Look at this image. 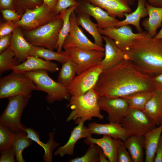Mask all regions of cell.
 Listing matches in <instances>:
<instances>
[{
  "mask_svg": "<svg viewBox=\"0 0 162 162\" xmlns=\"http://www.w3.org/2000/svg\"><path fill=\"white\" fill-rule=\"evenodd\" d=\"M102 38L105 43L104 56L99 64L104 71L115 67L124 59V54L112 39L104 35Z\"/></svg>",
  "mask_w": 162,
  "mask_h": 162,
  "instance_id": "cell-17",
  "label": "cell"
},
{
  "mask_svg": "<svg viewBox=\"0 0 162 162\" xmlns=\"http://www.w3.org/2000/svg\"><path fill=\"white\" fill-rule=\"evenodd\" d=\"M98 30L102 35L107 36L113 40L117 46L123 50L134 40L145 37L148 34L146 31L134 33L130 25L104 29L98 28Z\"/></svg>",
  "mask_w": 162,
  "mask_h": 162,
  "instance_id": "cell-13",
  "label": "cell"
},
{
  "mask_svg": "<svg viewBox=\"0 0 162 162\" xmlns=\"http://www.w3.org/2000/svg\"><path fill=\"white\" fill-rule=\"evenodd\" d=\"M33 46L26 40L20 27L12 33L9 47L21 63L25 61L28 56H31Z\"/></svg>",
  "mask_w": 162,
  "mask_h": 162,
  "instance_id": "cell-18",
  "label": "cell"
},
{
  "mask_svg": "<svg viewBox=\"0 0 162 162\" xmlns=\"http://www.w3.org/2000/svg\"><path fill=\"white\" fill-rule=\"evenodd\" d=\"M151 78L131 61L124 59L103 71L94 88L100 97L123 98L138 92L154 90Z\"/></svg>",
  "mask_w": 162,
  "mask_h": 162,
  "instance_id": "cell-1",
  "label": "cell"
},
{
  "mask_svg": "<svg viewBox=\"0 0 162 162\" xmlns=\"http://www.w3.org/2000/svg\"><path fill=\"white\" fill-rule=\"evenodd\" d=\"M154 38L156 39L162 40V28L159 32L157 34Z\"/></svg>",
  "mask_w": 162,
  "mask_h": 162,
  "instance_id": "cell-51",
  "label": "cell"
},
{
  "mask_svg": "<svg viewBox=\"0 0 162 162\" xmlns=\"http://www.w3.org/2000/svg\"><path fill=\"white\" fill-rule=\"evenodd\" d=\"M0 10L10 9L14 10V0H0Z\"/></svg>",
  "mask_w": 162,
  "mask_h": 162,
  "instance_id": "cell-47",
  "label": "cell"
},
{
  "mask_svg": "<svg viewBox=\"0 0 162 162\" xmlns=\"http://www.w3.org/2000/svg\"><path fill=\"white\" fill-rule=\"evenodd\" d=\"M162 133V124L155 127L144 136L146 162H153L156 148Z\"/></svg>",
  "mask_w": 162,
  "mask_h": 162,
  "instance_id": "cell-28",
  "label": "cell"
},
{
  "mask_svg": "<svg viewBox=\"0 0 162 162\" xmlns=\"http://www.w3.org/2000/svg\"><path fill=\"white\" fill-rule=\"evenodd\" d=\"M31 56L39 57L48 61H57L62 64L69 59L64 51L55 52L43 47L34 45Z\"/></svg>",
  "mask_w": 162,
  "mask_h": 162,
  "instance_id": "cell-34",
  "label": "cell"
},
{
  "mask_svg": "<svg viewBox=\"0 0 162 162\" xmlns=\"http://www.w3.org/2000/svg\"><path fill=\"white\" fill-rule=\"evenodd\" d=\"M74 11L77 13L86 14L93 17L99 28L115 27L119 21L116 18L110 15L105 10L87 1L80 2Z\"/></svg>",
  "mask_w": 162,
  "mask_h": 162,
  "instance_id": "cell-15",
  "label": "cell"
},
{
  "mask_svg": "<svg viewBox=\"0 0 162 162\" xmlns=\"http://www.w3.org/2000/svg\"><path fill=\"white\" fill-rule=\"evenodd\" d=\"M77 125L75 127L71 132L69 138L67 143L64 146L59 147L54 153V155H59L63 157L65 155H73L74 153L75 145L79 140L92 137L88 127L84 126V122L79 118L75 121Z\"/></svg>",
  "mask_w": 162,
  "mask_h": 162,
  "instance_id": "cell-16",
  "label": "cell"
},
{
  "mask_svg": "<svg viewBox=\"0 0 162 162\" xmlns=\"http://www.w3.org/2000/svg\"><path fill=\"white\" fill-rule=\"evenodd\" d=\"M12 33L0 38V53L9 47Z\"/></svg>",
  "mask_w": 162,
  "mask_h": 162,
  "instance_id": "cell-45",
  "label": "cell"
},
{
  "mask_svg": "<svg viewBox=\"0 0 162 162\" xmlns=\"http://www.w3.org/2000/svg\"><path fill=\"white\" fill-rule=\"evenodd\" d=\"M124 142L130 155L133 162L144 161L143 150L145 148L144 136L128 137Z\"/></svg>",
  "mask_w": 162,
  "mask_h": 162,
  "instance_id": "cell-27",
  "label": "cell"
},
{
  "mask_svg": "<svg viewBox=\"0 0 162 162\" xmlns=\"http://www.w3.org/2000/svg\"><path fill=\"white\" fill-rule=\"evenodd\" d=\"M87 1L106 11L111 16L123 18L125 13H130L132 10L125 0H81Z\"/></svg>",
  "mask_w": 162,
  "mask_h": 162,
  "instance_id": "cell-22",
  "label": "cell"
},
{
  "mask_svg": "<svg viewBox=\"0 0 162 162\" xmlns=\"http://www.w3.org/2000/svg\"><path fill=\"white\" fill-rule=\"evenodd\" d=\"M58 15L44 3L32 9H27L17 21L24 31L33 29L56 18Z\"/></svg>",
  "mask_w": 162,
  "mask_h": 162,
  "instance_id": "cell-8",
  "label": "cell"
},
{
  "mask_svg": "<svg viewBox=\"0 0 162 162\" xmlns=\"http://www.w3.org/2000/svg\"><path fill=\"white\" fill-rule=\"evenodd\" d=\"M99 97L94 88L83 95L71 96L67 107L70 108L72 111L67 118L66 122L75 121L80 118L85 122L92 120L94 117L102 120L104 116L101 113L98 104Z\"/></svg>",
  "mask_w": 162,
  "mask_h": 162,
  "instance_id": "cell-3",
  "label": "cell"
},
{
  "mask_svg": "<svg viewBox=\"0 0 162 162\" xmlns=\"http://www.w3.org/2000/svg\"><path fill=\"white\" fill-rule=\"evenodd\" d=\"M33 90H39V89L24 73L13 70L10 74L0 79V99L30 94Z\"/></svg>",
  "mask_w": 162,
  "mask_h": 162,
  "instance_id": "cell-7",
  "label": "cell"
},
{
  "mask_svg": "<svg viewBox=\"0 0 162 162\" xmlns=\"http://www.w3.org/2000/svg\"><path fill=\"white\" fill-rule=\"evenodd\" d=\"M154 162H162V135L156 148Z\"/></svg>",
  "mask_w": 162,
  "mask_h": 162,
  "instance_id": "cell-46",
  "label": "cell"
},
{
  "mask_svg": "<svg viewBox=\"0 0 162 162\" xmlns=\"http://www.w3.org/2000/svg\"><path fill=\"white\" fill-rule=\"evenodd\" d=\"M63 24L62 19L57 17L34 29L23 31L26 40L32 45L54 50L56 49L60 31Z\"/></svg>",
  "mask_w": 162,
  "mask_h": 162,
  "instance_id": "cell-4",
  "label": "cell"
},
{
  "mask_svg": "<svg viewBox=\"0 0 162 162\" xmlns=\"http://www.w3.org/2000/svg\"><path fill=\"white\" fill-rule=\"evenodd\" d=\"M128 137L144 136L156 127L143 111L129 108L126 116L120 124Z\"/></svg>",
  "mask_w": 162,
  "mask_h": 162,
  "instance_id": "cell-9",
  "label": "cell"
},
{
  "mask_svg": "<svg viewBox=\"0 0 162 162\" xmlns=\"http://www.w3.org/2000/svg\"><path fill=\"white\" fill-rule=\"evenodd\" d=\"M119 140L104 135L100 138H94L92 137L86 138L84 142L88 146L92 144L98 146L102 149L109 162H118L117 151Z\"/></svg>",
  "mask_w": 162,
  "mask_h": 162,
  "instance_id": "cell-21",
  "label": "cell"
},
{
  "mask_svg": "<svg viewBox=\"0 0 162 162\" xmlns=\"http://www.w3.org/2000/svg\"><path fill=\"white\" fill-rule=\"evenodd\" d=\"M24 74L32 80L39 90L47 94L46 100L48 103L70 100L71 96L67 87L53 80L48 75L47 70H40Z\"/></svg>",
  "mask_w": 162,
  "mask_h": 162,
  "instance_id": "cell-5",
  "label": "cell"
},
{
  "mask_svg": "<svg viewBox=\"0 0 162 162\" xmlns=\"http://www.w3.org/2000/svg\"><path fill=\"white\" fill-rule=\"evenodd\" d=\"M11 69L16 72L24 73L40 70H44L51 73H54L58 71L59 68L58 65L55 63L37 57L30 56L27 58L25 61L12 67Z\"/></svg>",
  "mask_w": 162,
  "mask_h": 162,
  "instance_id": "cell-19",
  "label": "cell"
},
{
  "mask_svg": "<svg viewBox=\"0 0 162 162\" xmlns=\"http://www.w3.org/2000/svg\"><path fill=\"white\" fill-rule=\"evenodd\" d=\"M88 127L92 134L108 135L123 142L128 137L125 130L119 123L110 122L102 124L94 122L89 123Z\"/></svg>",
  "mask_w": 162,
  "mask_h": 162,
  "instance_id": "cell-20",
  "label": "cell"
},
{
  "mask_svg": "<svg viewBox=\"0 0 162 162\" xmlns=\"http://www.w3.org/2000/svg\"><path fill=\"white\" fill-rule=\"evenodd\" d=\"M21 64L15 57L14 52L9 47L0 53L1 74L12 70V67Z\"/></svg>",
  "mask_w": 162,
  "mask_h": 162,
  "instance_id": "cell-35",
  "label": "cell"
},
{
  "mask_svg": "<svg viewBox=\"0 0 162 162\" xmlns=\"http://www.w3.org/2000/svg\"><path fill=\"white\" fill-rule=\"evenodd\" d=\"M79 4L61 12L57 16L58 17L62 19L63 21V24L59 33L56 46L57 51L58 52L62 51L63 44L70 31V15Z\"/></svg>",
  "mask_w": 162,
  "mask_h": 162,
  "instance_id": "cell-30",
  "label": "cell"
},
{
  "mask_svg": "<svg viewBox=\"0 0 162 162\" xmlns=\"http://www.w3.org/2000/svg\"><path fill=\"white\" fill-rule=\"evenodd\" d=\"M146 6L149 17L143 20L142 25L149 35L154 38L157 34V29L162 24V7L152 6L147 2Z\"/></svg>",
  "mask_w": 162,
  "mask_h": 162,
  "instance_id": "cell-24",
  "label": "cell"
},
{
  "mask_svg": "<svg viewBox=\"0 0 162 162\" xmlns=\"http://www.w3.org/2000/svg\"><path fill=\"white\" fill-rule=\"evenodd\" d=\"M129 4L132 3L134 0H125ZM150 5L158 7H162V0H147Z\"/></svg>",
  "mask_w": 162,
  "mask_h": 162,
  "instance_id": "cell-48",
  "label": "cell"
},
{
  "mask_svg": "<svg viewBox=\"0 0 162 162\" xmlns=\"http://www.w3.org/2000/svg\"><path fill=\"white\" fill-rule=\"evenodd\" d=\"M98 104L101 110L107 113V119L110 122L121 124L130 108L123 98H107L99 97Z\"/></svg>",
  "mask_w": 162,
  "mask_h": 162,
  "instance_id": "cell-14",
  "label": "cell"
},
{
  "mask_svg": "<svg viewBox=\"0 0 162 162\" xmlns=\"http://www.w3.org/2000/svg\"><path fill=\"white\" fill-rule=\"evenodd\" d=\"M74 11L70 16V31L63 44V48L65 50L70 48L77 47L104 52V48L97 45L90 40L79 27L77 22L76 13Z\"/></svg>",
  "mask_w": 162,
  "mask_h": 162,
  "instance_id": "cell-12",
  "label": "cell"
},
{
  "mask_svg": "<svg viewBox=\"0 0 162 162\" xmlns=\"http://www.w3.org/2000/svg\"><path fill=\"white\" fill-rule=\"evenodd\" d=\"M62 64L56 81L67 87L77 75V66L75 62L70 59Z\"/></svg>",
  "mask_w": 162,
  "mask_h": 162,
  "instance_id": "cell-31",
  "label": "cell"
},
{
  "mask_svg": "<svg viewBox=\"0 0 162 162\" xmlns=\"http://www.w3.org/2000/svg\"><path fill=\"white\" fill-rule=\"evenodd\" d=\"M156 126L162 124V92L154 89L142 111Z\"/></svg>",
  "mask_w": 162,
  "mask_h": 162,
  "instance_id": "cell-23",
  "label": "cell"
},
{
  "mask_svg": "<svg viewBox=\"0 0 162 162\" xmlns=\"http://www.w3.org/2000/svg\"><path fill=\"white\" fill-rule=\"evenodd\" d=\"M16 133L0 124V153L12 146Z\"/></svg>",
  "mask_w": 162,
  "mask_h": 162,
  "instance_id": "cell-37",
  "label": "cell"
},
{
  "mask_svg": "<svg viewBox=\"0 0 162 162\" xmlns=\"http://www.w3.org/2000/svg\"><path fill=\"white\" fill-rule=\"evenodd\" d=\"M3 19L6 21H19L22 15L15 10L10 9L0 10Z\"/></svg>",
  "mask_w": 162,
  "mask_h": 162,
  "instance_id": "cell-42",
  "label": "cell"
},
{
  "mask_svg": "<svg viewBox=\"0 0 162 162\" xmlns=\"http://www.w3.org/2000/svg\"><path fill=\"white\" fill-rule=\"evenodd\" d=\"M80 2L75 0H58L53 11L58 15L61 12L78 4Z\"/></svg>",
  "mask_w": 162,
  "mask_h": 162,
  "instance_id": "cell-41",
  "label": "cell"
},
{
  "mask_svg": "<svg viewBox=\"0 0 162 162\" xmlns=\"http://www.w3.org/2000/svg\"><path fill=\"white\" fill-rule=\"evenodd\" d=\"M20 27L17 21H8L1 23L0 25V38L12 33L17 28Z\"/></svg>",
  "mask_w": 162,
  "mask_h": 162,
  "instance_id": "cell-40",
  "label": "cell"
},
{
  "mask_svg": "<svg viewBox=\"0 0 162 162\" xmlns=\"http://www.w3.org/2000/svg\"><path fill=\"white\" fill-rule=\"evenodd\" d=\"M76 21L79 26H81L92 36L96 45L103 47L102 35L99 31L97 24L92 21L90 16L83 13H78Z\"/></svg>",
  "mask_w": 162,
  "mask_h": 162,
  "instance_id": "cell-29",
  "label": "cell"
},
{
  "mask_svg": "<svg viewBox=\"0 0 162 162\" xmlns=\"http://www.w3.org/2000/svg\"><path fill=\"white\" fill-rule=\"evenodd\" d=\"M31 94L8 98V104L0 117V124L15 133L25 132L26 128L21 122L23 111L32 97Z\"/></svg>",
  "mask_w": 162,
  "mask_h": 162,
  "instance_id": "cell-6",
  "label": "cell"
},
{
  "mask_svg": "<svg viewBox=\"0 0 162 162\" xmlns=\"http://www.w3.org/2000/svg\"><path fill=\"white\" fill-rule=\"evenodd\" d=\"M64 52L76 64L77 75L99 64L104 56V52L102 51L77 47L68 48Z\"/></svg>",
  "mask_w": 162,
  "mask_h": 162,
  "instance_id": "cell-10",
  "label": "cell"
},
{
  "mask_svg": "<svg viewBox=\"0 0 162 162\" xmlns=\"http://www.w3.org/2000/svg\"><path fill=\"white\" fill-rule=\"evenodd\" d=\"M26 131L30 139L36 142L44 149V154L43 156V160L44 162H52L53 151L60 145L59 143L56 142L54 140L55 132H50L49 133L48 141L46 143H44L40 140L38 133L33 128H26Z\"/></svg>",
  "mask_w": 162,
  "mask_h": 162,
  "instance_id": "cell-26",
  "label": "cell"
},
{
  "mask_svg": "<svg viewBox=\"0 0 162 162\" xmlns=\"http://www.w3.org/2000/svg\"><path fill=\"white\" fill-rule=\"evenodd\" d=\"M154 90L141 91L123 97L128 103L130 108L143 111L152 95Z\"/></svg>",
  "mask_w": 162,
  "mask_h": 162,
  "instance_id": "cell-32",
  "label": "cell"
},
{
  "mask_svg": "<svg viewBox=\"0 0 162 162\" xmlns=\"http://www.w3.org/2000/svg\"><path fill=\"white\" fill-rule=\"evenodd\" d=\"M43 2L42 0H14V9L21 15L27 9H33Z\"/></svg>",
  "mask_w": 162,
  "mask_h": 162,
  "instance_id": "cell-38",
  "label": "cell"
},
{
  "mask_svg": "<svg viewBox=\"0 0 162 162\" xmlns=\"http://www.w3.org/2000/svg\"><path fill=\"white\" fill-rule=\"evenodd\" d=\"M103 71L99 64L77 75L67 86L71 96L83 95L94 88Z\"/></svg>",
  "mask_w": 162,
  "mask_h": 162,
  "instance_id": "cell-11",
  "label": "cell"
},
{
  "mask_svg": "<svg viewBox=\"0 0 162 162\" xmlns=\"http://www.w3.org/2000/svg\"><path fill=\"white\" fill-rule=\"evenodd\" d=\"M151 80L154 89L162 92V73L151 77Z\"/></svg>",
  "mask_w": 162,
  "mask_h": 162,
  "instance_id": "cell-44",
  "label": "cell"
},
{
  "mask_svg": "<svg viewBox=\"0 0 162 162\" xmlns=\"http://www.w3.org/2000/svg\"><path fill=\"white\" fill-rule=\"evenodd\" d=\"M123 51L124 59L150 76L162 73V40L148 34L134 40Z\"/></svg>",
  "mask_w": 162,
  "mask_h": 162,
  "instance_id": "cell-2",
  "label": "cell"
},
{
  "mask_svg": "<svg viewBox=\"0 0 162 162\" xmlns=\"http://www.w3.org/2000/svg\"><path fill=\"white\" fill-rule=\"evenodd\" d=\"M43 2L53 10L58 0H42Z\"/></svg>",
  "mask_w": 162,
  "mask_h": 162,
  "instance_id": "cell-49",
  "label": "cell"
},
{
  "mask_svg": "<svg viewBox=\"0 0 162 162\" xmlns=\"http://www.w3.org/2000/svg\"><path fill=\"white\" fill-rule=\"evenodd\" d=\"M89 146L83 155L70 159L68 162H99V152L100 147L96 144H92Z\"/></svg>",
  "mask_w": 162,
  "mask_h": 162,
  "instance_id": "cell-36",
  "label": "cell"
},
{
  "mask_svg": "<svg viewBox=\"0 0 162 162\" xmlns=\"http://www.w3.org/2000/svg\"><path fill=\"white\" fill-rule=\"evenodd\" d=\"M32 140L28 136L26 131L16 133L12 147L15 154V160L18 162H25L22 153L26 148L31 146Z\"/></svg>",
  "mask_w": 162,
  "mask_h": 162,
  "instance_id": "cell-33",
  "label": "cell"
},
{
  "mask_svg": "<svg viewBox=\"0 0 162 162\" xmlns=\"http://www.w3.org/2000/svg\"><path fill=\"white\" fill-rule=\"evenodd\" d=\"M0 162H15V154L11 146L9 148L4 150L1 152Z\"/></svg>",
  "mask_w": 162,
  "mask_h": 162,
  "instance_id": "cell-43",
  "label": "cell"
},
{
  "mask_svg": "<svg viewBox=\"0 0 162 162\" xmlns=\"http://www.w3.org/2000/svg\"><path fill=\"white\" fill-rule=\"evenodd\" d=\"M127 149L124 142L119 139L117 151L118 162H133Z\"/></svg>",
  "mask_w": 162,
  "mask_h": 162,
  "instance_id": "cell-39",
  "label": "cell"
},
{
  "mask_svg": "<svg viewBox=\"0 0 162 162\" xmlns=\"http://www.w3.org/2000/svg\"><path fill=\"white\" fill-rule=\"evenodd\" d=\"M137 5L136 9L130 13H125V19L119 21L116 24L115 27H118L125 25H132L134 26L138 32L143 31L140 26V19L148 16V13L146 4V0H137Z\"/></svg>",
  "mask_w": 162,
  "mask_h": 162,
  "instance_id": "cell-25",
  "label": "cell"
},
{
  "mask_svg": "<svg viewBox=\"0 0 162 162\" xmlns=\"http://www.w3.org/2000/svg\"><path fill=\"white\" fill-rule=\"evenodd\" d=\"M99 162H109L102 149L100 148L99 152Z\"/></svg>",
  "mask_w": 162,
  "mask_h": 162,
  "instance_id": "cell-50",
  "label": "cell"
}]
</instances>
